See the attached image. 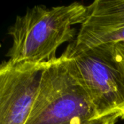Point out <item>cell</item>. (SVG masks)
Masks as SVG:
<instances>
[{"label": "cell", "instance_id": "obj_1", "mask_svg": "<svg viewBox=\"0 0 124 124\" xmlns=\"http://www.w3.org/2000/svg\"><path fill=\"white\" fill-rule=\"evenodd\" d=\"M86 11V6L79 2L28 8L8 29L12 45L6 57L13 62H44L57 59V49L73 40L74 25L83 23Z\"/></svg>", "mask_w": 124, "mask_h": 124}, {"label": "cell", "instance_id": "obj_2", "mask_svg": "<svg viewBox=\"0 0 124 124\" xmlns=\"http://www.w3.org/2000/svg\"><path fill=\"white\" fill-rule=\"evenodd\" d=\"M96 121L87 91L65 49L48 62L25 124H86Z\"/></svg>", "mask_w": 124, "mask_h": 124}, {"label": "cell", "instance_id": "obj_3", "mask_svg": "<svg viewBox=\"0 0 124 124\" xmlns=\"http://www.w3.org/2000/svg\"><path fill=\"white\" fill-rule=\"evenodd\" d=\"M65 49L87 91L96 120L113 116L124 119V76L107 47L76 51L70 44Z\"/></svg>", "mask_w": 124, "mask_h": 124}, {"label": "cell", "instance_id": "obj_4", "mask_svg": "<svg viewBox=\"0 0 124 124\" xmlns=\"http://www.w3.org/2000/svg\"><path fill=\"white\" fill-rule=\"evenodd\" d=\"M48 62H13L0 66V124H25Z\"/></svg>", "mask_w": 124, "mask_h": 124}, {"label": "cell", "instance_id": "obj_5", "mask_svg": "<svg viewBox=\"0 0 124 124\" xmlns=\"http://www.w3.org/2000/svg\"><path fill=\"white\" fill-rule=\"evenodd\" d=\"M86 16L76 40V51L124 41V0H96L86 6Z\"/></svg>", "mask_w": 124, "mask_h": 124}, {"label": "cell", "instance_id": "obj_6", "mask_svg": "<svg viewBox=\"0 0 124 124\" xmlns=\"http://www.w3.org/2000/svg\"><path fill=\"white\" fill-rule=\"evenodd\" d=\"M104 46L108 49L113 62L124 76V41Z\"/></svg>", "mask_w": 124, "mask_h": 124}, {"label": "cell", "instance_id": "obj_7", "mask_svg": "<svg viewBox=\"0 0 124 124\" xmlns=\"http://www.w3.org/2000/svg\"><path fill=\"white\" fill-rule=\"evenodd\" d=\"M118 119L120 118L118 116H113L107 117L102 119L96 120V121H92L86 124H116Z\"/></svg>", "mask_w": 124, "mask_h": 124}]
</instances>
